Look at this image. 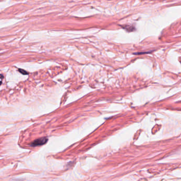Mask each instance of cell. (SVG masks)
Segmentation results:
<instances>
[{"label": "cell", "mask_w": 181, "mask_h": 181, "mask_svg": "<svg viewBox=\"0 0 181 181\" xmlns=\"http://www.w3.org/2000/svg\"><path fill=\"white\" fill-rule=\"evenodd\" d=\"M48 141V139L46 138H43L40 139H37L35 140L34 142H32L31 145L32 147H36L38 145H43L46 143L47 141Z\"/></svg>", "instance_id": "6da1fadb"}, {"label": "cell", "mask_w": 181, "mask_h": 181, "mask_svg": "<svg viewBox=\"0 0 181 181\" xmlns=\"http://www.w3.org/2000/svg\"><path fill=\"white\" fill-rule=\"evenodd\" d=\"M19 71L22 74H28L27 72L25 70H24L20 69H19Z\"/></svg>", "instance_id": "3957f363"}, {"label": "cell", "mask_w": 181, "mask_h": 181, "mask_svg": "<svg viewBox=\"0 0 181 181\" xmlns=\"http://www.w3.org/2000/svg\"><path fill=\"white\" fill-rule=\"evenodd\" d=\"M2 84V82L1 81H0V86H1V84Z\"/></svg>", "instance_id": "277c9868"}, {"label": "cell", "mask_w": 181, "mask_h": 181, "mask_svg": "<svg viewBox=\"0 0 181 181\" xmlns=\"http://www.w3.org/2000/svg\"><path fill=\"white\" fill-rule=\"evenodd\" d=\"M125 29H126L127 31L128 32H133L134 31V30L135 29V28L133 26H126L125 27H123Z\"/></svg>", "instance_id": "7a4b0ae2"}]
</instances>
